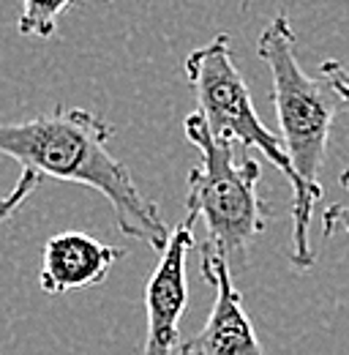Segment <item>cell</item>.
Masks as SVG:
<instances>
[{
  "mask_svg": "<svg viewBox=\"0 0 349 355\" xmlns=\"http://www.w3.org/2000/svg\"><path fill=\"white\" fill-rule=\"evenodd\" d=\"M112 123L80 107H55L19 123H0V156H8L39 175L80 183L101 197L115 211L123 235L164 252L170 230L156 202H150L134 183L129 167L112 156Z\"/></svg>",
  "mask_w": 349,
  "mask_h": 355,
  "instance_id": "1",
  "label": "cell"
},
{
  "mask_svg": "<svg viewBox=\"0 0 349 355\" xmlns=\"http://www.w3.org/2000/svg\"><path fill=\"white\" fill-rule=\"evenodd\" d=\"M257 55L273 77V107L281 139L292 170L301 180V194L292 197V246L289 260L298 270L314 266L311 249V214L322 200L319 170L328 156V139L339 107L344 104L325 80H314L301 69L298 33L284 14L273 17L262 31Z\"/></svg>",
  "mask_w": 349,
  "mask_h": 355,
  "instance_id": "2",
  "label": "cell"
},
{
  "mask_svg": "<svg viewBox=\"0 0 349 355\" xmlns=\"http://www.w3.org/2000/svg\"><path fill=\"white\" fill-rule=\"evenodd\" d=\"M186 139L202 162L188 173L186 214L208 227L211 246L229 268L246 266L251 243L267 227V205L260 197L262 167L257 159H235L232 142L216 139L199 112L186 115Z\"/></svg>",
  "mask_w": 349,
  "mask_h": 355,
  "instance_id": "3",
  "label": "cell"
},
{
  "mask_svg": "<svg viewBox=\"0 0 349 355\" xmlns=\"http://www.w3.org/2000/svg\"><path fill=\"white\" fill-rule=\"evenodd\" d=\"M186 77L197 96L199 115L205 118L211 134L221 142H240L246 148L262 150L281 175L289 180L292 197L301 194V180L292 170L281 134H273L254 110L251 90L240 77L229 36L218 33L213 42L194 49L186 58Z\"/></svg>",
  "mask_w": 349,
  "mask_h": 355,
  "instance_id": "4",
  "label": "cell"
},
{
  "mask_svg": "<svg viewBox=\"0 0 349 355\" xmlns=\"http://www.w3.org/2000/svg\"><path fill=\"white\" fill-rule=\"evenodd\" d=\"M194 216H186L170 235L159 266L145 287V345L139 355H174L180 347V317L188 306L186 263L194 249Z\"/></svg>",
  "mask_w": 349,
  "mask_h": 355,
  "instance_id": "5",
  "label": "cell"
},
{
  "mask_svg": "<svg viewBox=\"0 0 349 355\" xmlns=\"http://www.w3.org/2000/svg\"><path fill=\"white\" fill-rule=\"evenodd\" d=\"M199 270L202 279H208V284L216 287V301L208 314L205 328L191 339L180 342L177 355H267L243 309V298L240 290L235 287L232 268L211 246H205Z\"/></svg>",
  "mask_w": 349,
  "mask_h": 355,
  "instance_id": "6",
  "label": "cell"
},
{
  "mask_svg": "<svg viewBox=\"0 0 349 355\" xmlns=\"http://www.w3.org/2000/svg\"><path fill=\"white\" fill-rule=\"evenodd\" d=\"M123 254V249L107 246L85 232H57L44 243L39 284L46 295L101 284Z\"/></svg>",
  "mask_w": 349,
  "mask_h": 355,
  "instance_id": "7",
  "label": "cell"
},
{
  "mask_svg": "<svg viewBox=\"0 0 349 355\" xmlns=\"http://www.w3.org/2000/svg\"><path fill=\"white\" fill-rule=\"evenodd\" d=\"M74 0H22V14L17 31L33 39H52L57 33V17Z\"/></svg>",
  "mask_w": 349,
  "mask_h": 355,
  "instance_id": "8",
  "label": "cell"
},
{
  "mask_svg": "<svg viewBox=\"0 0 349 355\" xmlns=\"http://www.w3.org/2000/svg\"><path fill=\"white\" fill-rule=\"evenodd\" d=\"M39 183H42V175L39 173H33V170H22V175L19 180L14 183V189L11 191H6V194H0V224L6 222L36 189H39Z\"/></svg>",
  "mask_w": 349,
  "mask_h": 355,
  "instance_id": "9",
  "label": "cell"
},
{
  "mask_svg": "<svg viewBox=\"0 0 349 355\" xmlns=\"http://www.w3.org/2000/svg\"><path fill=\"white\" fill-rule=\"evenodd\" d=\"M341 189L347 191V202H336L322 214V238H330L336 230L349 235V167L341 173Z\"/></svg>",
  "mask_w": 349,
  "mask_h": 355,
  "instance_id": "10",
  "label": "cell"
},
{
  "mask_svg": "<svg viewBox=\"0 0 349 355\" xmlns=\"http://www.w3.org/2000/svg\"><path fill=\"white\" fill-rule=\"evenodd\" d=\"M319 74H322V80L330 85V88L336 90V96L344 101V107L349 110V69L347 66H341L339 60H322V66H319Z\"/></svg>",
  "mask_w": 349,
  "mask_h": 355,
  "instance_id": "11",
  "label": "cell"
}]
</instances>
